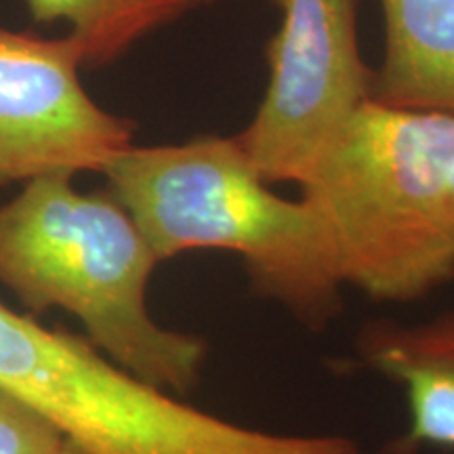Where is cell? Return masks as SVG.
<instances>
[{
  "instance_id": "obj_5",
  "label": "cell",
  "mask_w": 454,
  "mask_h": 454,
  "mask_svg": "<svg viewBox=\"0 0 454 454\" xmlns=\"http://www.w3.org/2000/svg\"><path fill=\"white\" fill-rule=\"evenodd\" d=\"M274 3L282 21L268 44V89L236 137L268 184L301 185L372 101V70L357 41V0Z\"/></svg>"
},
{
  "instance_id": "obj_13",
  "label": "cell",
  "mask_w": 454,
  "mask_h": 454,
  "mask_svg": "<svg viewBox=\"0 0 454 454\" xmlns=\"http://www.w3.org/2000/svg\"><path fill=\"white\" fill-rule=\"evenodd\" d=\"M194 3L198 4V3H211V0H194Z\"/></svg>"
},
{
  "instance_id": "obj_11",
  "label": "cell",
  "mask_w": 454,
  "mask_h": 454,
  "mask_svg": "<svg viewBox=\"0 0 454 454\" xmlns=\"http://www.w3.org/2000/svg\"><path fill=\"white\" fill-rule=\"evenodd\" d=\"M444 215H446L448 225H450L452 230H454V173H452V177H450V185H448V192H446Z\"/></svg>"
},
{
  "instance_id": "obj_6",
  "label": "cell",
  "mask_w": 454,
  "mask_h": 454,
  "mask_svg": "<svg viewBox=\"0 0 454 454\" xmlns=\"http://www.w3.org/2000/svg\"><path fill=\"white\" fill-rule=\"evenodd\" d=\"M70 38L0 26V185L104 173L133 145L135 124L95 104Z\"/></svg>"
},
{
  "instance_id": "obj_3",
  "label": "cell",
  "mask_w": 454,
  "mask_h": 454,
  "mask_svg": "<svg viewBox=\"0 0 454 454\" xmlns=\"http://www.w3.org/2000/svg\"><path fill=\"white\" fill-rule=\"evenodd\" d=\"M454 116L368 101L299 185L331 230L345 286L412 303L454 280L444 215Z\"/></svg>"
},
{
  "instance_id": "obj_9",
  "label": "cell",
  "mask_w": 454,
  "mask_h": 454,
  "mask_svg": "<svg viewBox=\"0 0 454 454\" xmlns=\"http://www.w3.org/2000/svg\"><path fill=\"white\" fill-rule=\"evenodd\" d=\"M194 4V0H27L36 24H70L67 38L81 51L82 66L93 67L116 61Z\"/></svg>"
},
{
  "instance_id": "obj_12",
  "label": "cell",
  "mask_w": 454,
  "mask_h": 454,
  "mask_svg": "<svg viewBox=\"0 0 454 454\" xmlns=\"http://www.w3.org/2000/svg\"><path fill=\"white\" fill-rule=\"evenodd\" d=\"M59 454H87V452H84L81 446H76V444H74V442L66 440V446L61 448V452H59Z\"/></svg>"
},
{
  "instance_id": "obj_2",
  "label": "cell",
  "mask_w": 454,
  "mask_h": 454,
  "mask_svg": "<svg viewBox=\"0 0 454 454\" xmlns=\"http://www.w3.org/2000/svg\"><path fill=\"white\" fill-rule=\"evenodd\" d=\"M72 179H32L0 207V284L30 316L72 314L101 354L141 381L190 395L207 339L152 316L147 284L160 261L110 192L82 194Z\"/></svg>"
},
{
  "instance_id": "obj_10",
  "label": "cell",
  "mask_w": 454,
  "mask_h": 454,
  "mask_svg": "<svg viewBox=\"0 0 454 454\" xmlns=\"http://www.w3.org/2000/svg\"><path fill=\"white\" fill-rule=\"evenodd\" d=\"M64 446L53 425L0 387V454H59Z\"/></svg>"
},
{
  "instance_id": "obj_1",
  "label": "cell",
  "mask_w": 454,
  "mask_h": 454,
  "mask_svg": "<svg viewBox=\"0 0 454 454\" xmlns=\"http://www.w3.org/2000/svg\"><path fill=\"white\" fill-rule=\"evenodd\" d=\"M158 261L192 251L242 259L253 293L322 331L343 308V276L314 204L278 196L238 137L130 145L104 173Z\"/></svg>"
},
{
  "instance_id": "obj_4",
  "label": "cell",
  "mask_w": 454,
  "mask_h": 454,
  "mask_svg": "<svg viewBox=\"0 0 454 454\" xmlns=\"http://www.w3.org/2000/svg\"><path fill=\"white\" fill-rule=\"evenodd\" d=\"M0 387L87 454H364L348 435L274 434L187 404L87 337L0 301Z\"/></svg>"
},
{
  "instance_id": "obj_7",
  "label": "cell",
  "mask_w": 454,
  "mask_h": 454,
  "mask_svg": "<svg viewBox=\"0 0 454 454\" xmlns=\"http://www.w3.org/2000/svg\"><path fill=\"white\" fill-rule=\"evenodd\" d=\"M357 356L404 391L408 427L391 452L454 448V309L412 326L371 325L357 339Z\"/></svg>"
},
{
  "instance_id": "obj_8",
  "label": "cell",
  "mask_w": 454,
  "mask_h": 454,
  "mask_svg": "<svg viewBox=\"0 0 454 454\" xmlns=\"http://www.w3.org/2000/svg\"><path fill=\"white\" fill-rule=\"evenodd\" d=\"M385 57L372 101L454 116V0H381Z\"/></svg>"
}]
</instances>
